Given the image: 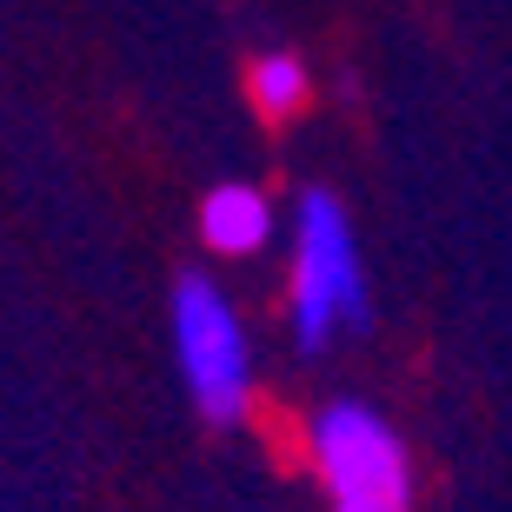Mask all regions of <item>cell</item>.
Here are the masks:
<instances>
[{"instance_id": "cell-1", "label": "cell", "mask_w": 512, "mask_h": 512, "mask_svg": "<svg viewBox=\"0 0 512 512\" xmlns=\"http://www.w3.org/2000/svg\"><path fill=\"white\" fill-rule=\"evenodd\" d=\"M366 326L360 253L346 233V213L333 193H300V260H293V333L300 346H326L333 326Z\"/></svg>"}, {"instance_id": "cell-2", "label": "cell", "mask_w": 512, "mask_h": 512, "mask_svg": "<svg viewBox=\"0 0 512 512\" xmlns=\"http://www.w3.org/2000/svg\"><path fill=\"white\" fill-rule=\"evenodd\" d=\"M313 459L333 512H406V453L373 406H326L313 419Z\"/></svg>"}, {"instance_id": "cell-3", "label": "cell", "mask_w": 512, "mask_h": 512, "mask_svg": "<svg viewBox=\"0 0 512 512\" xmlns=\"http://www.w3.org/2000/svg\"><path fill=\"white\" fill-rule=\"evenodd\" d=\"M173 346H180L193 406L213 426H233L247 413V340H240V320H233V306L220 300L213 280L173 286Z\"/></svg>"}, {"instance_id": "cell-4", "label": "cell", "mask_w": 512, "mask_h": 512, "mask_svg": "<svg viewBox=\"0 0 512 512\" xmlns=\"http://www.w3.org/2000/svg\"><path fill=\"white\" fill-rule=\"evenodd\" d=\"M273 233V207H266V193L253 187H213L200 200V240L213 253H253Z\"/></svg>"}, {"instance_id": "cell-5", "label": "cell", "mask_w": 512, "mask_h": 512, "mask_svg": "<svg viewBox=\"0 0 512 512\" xmlns=\"http://www.w3.org/2000/svg\"><path fill=\"white\" fill-rule=\"evenodd\" d=\"M306 94H313V80H306V67L293 54H260L247 67V100L266 120H293L306 107Z\"/></svg>"}]
</instances>
